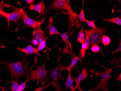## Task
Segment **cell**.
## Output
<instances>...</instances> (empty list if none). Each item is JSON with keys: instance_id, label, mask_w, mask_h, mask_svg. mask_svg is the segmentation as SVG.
I'll use <instances>...</instances> for the list:
<instances>
[{"instance_id": "9a60e30c", "label": "cell", "mask_w": 121, "mask_h": 91, "mask_svg": "<svg viewBox=\"0 0 121 91\" xmlns=\"http://www.w3.org/2000/svg\"><path fill=\"white\" fill-rule=\"evenodd\" d=\"M95 20H90L87 19L85 21V22L87 24L91 27L92 29L96 30L99 33L103 34L104 32H105V28L104 27L102 28H97L95 24Z\"/></svg>"}, {"instance_id": "d4e9b609", "label": "cell", "mask_w": 121, "mask_h": 91, "mask_svg": "<svg viewBox=\"0 0 121 91\" xmlns=\"http://www.w3.org/2000/svg\"><path fill=\"white\" fill-rule=\"evenodd\" d=\"M91 51L92 52L94 53H97L100 51V48L99 46L97 44H94V45L92 46L91 48Z\"/></svg>"}, {"instance_id": "6da1fadb", "label": "cell", "mask_w": 121, "mask_h": 91, "mask_svg": "<svg viewBox=\"0 0 121 91\" xmlns=\"http://www.w3.org/2000/svg\"><path fill=\"white\" fill-rule=\"evenodd\" d=\"M45 62L40 67L35 70L30 68V75L26 77V81L28 82L31 81H37L42 83H44L47 79V72L48 71L45 69Z\"/></svg>"}, {"instance_id": "4dcf8cb0", "label": "cell", "mask_w": 121, "mask_h": 91, "mask_svg": "<svg viewBox=\"0 0 121 91\" xmlns=\"http://www.w3.org/2000/svg\"><path fill=\"white\" fill-rule=\"evenodd\" d=\"M25 1L27 3V4L30 5L31 4H33V3L35 2V0H26Z\"/></svg>"}, {"instance_id": "836d02e7", "label": "cell", "mask_w": 121, "mask_h": 91, "mask_svg": "<svg viewBox=\"0 0 121 91\" xmlns=\"http://www.w3.org/2000/svg\"><path fill=\"white\" fill-rule=\"evenodd\" d=\"M106 91H109V90H108V89H107V90H106Z\"/></svg>"}, {"instance_id": "f546056e", "label": "cell", "mask_w": 121, "mask_h": 91, "mask_svg": "<svg viewBox=\"0 0 121 91\" xmlns=\"http://www.w3.org/2000/svg\"><path fill=\"white\" fill-rule=\"evenodd\" d=\"M5 7V4H4V3L2 2L1 4H0V11H4V8Z\"/></svg>"}, {"instance_id": "7a4b0ae2", "label": "cell", "mask_w": 121, "mask_h": 91, "mask_svg": "<svg viewBox=\"0 0 121 91\" xmlns=\"http://www.w3.org/2000/svg\"><path fill=\"white\" fill-rule=\"evenodd\" d=\"M100 66L104 68V69L106 70V72H102L101 71L95 72L96 74L99 76L100 81L96 87L90 91H96L97 90L106 91L108 89L107 81L109 79L112 78L111 73L113 69H108V68L104 67L101 65Z\"/></svg>"}, {"instance_id": "ba28073f", "label": "cell", "mask_w": 121, "mask_h": 91, "mask_svg": "<svg viewBox=\"0 0 121 91\" xmlns=\"http://www.w3.org/2000/svg\"><path fill=\"white\" fill-rule=\"evenodd\" d=\"M70 5V2L68 0H56L52 3L48 9L49 10H58L67 11Z\"/></svg>"}, {"instance_id": "7402d4cb", "label": "cell", "mask_w": 121, "mask_h": 91, "mask_svg": "<svg viewBox=\"0 0 121 91\" xmlns=\"http://www.w3.org/2000/svg\"><path fill=\"white\" fill-rule=\"evenodd\" d=\"M102 42L104 46H108L110 43L111 39L108 36H107L105 35H103L102 37Z\"/></svg>"}, {"instance_id": "44dd1931", "label": "cell", "mask_w": 121, "mask_h": 91, "mask_svg": "<svg viewBox=\"0 0 121 91\" xmlns=\"http://www.w3.org/2000/svg\"><path fill=\"white\" fill-rule=\"evenodd\" d=\"M83 3H82V7L81 9V11L79 13V14L78 15V18L79 19L80 22H85L86 20L85 16L84 14V9H83V6H84V3H85V0H83Z\"/></svg>"}, {"instance_id": "603a6c76", "label": "cell", "mask_w": 121, "mask_h": 91, "mask_svg": "<svg viewBox=\"0 0 121 91\" xmlns=\"http://www.w3.org/2000/svg\"><path fill=\"white\" fill-rule=\"evenodd\" d=\"M88 49L87 48L86 44L85 43L82 44L81 48L80 54L82 58H84L86 53V51Z\"/></svg>"}, {"instance_id": "5b68a950", "label": "cell", "mask_w": 121, "mask_h": 91, "mask_svg": "<svg viewBox=\"0 0 121 91\" xmlns=\"http://www.w3.org/2000/svg\"><path fill=\"white\" fill-rule=\"evenodd\" d=\"M82 29L85 34L87 35L89 39L90 46L94 44L98 45L101 42L103 34L99 33L96 30L91 28L90 30H87L82 27Z\"/></svg>"}, {"instance_id": "1f68e13d", "label": "cell", "mask_w": 121, "mask_h": 91, "mask_svg": "<svg viewBox=\"0 0 121 91\" xmlns=\"http://www.w3.org/2000/svg\"><path fill=\"white\" fill-rule=\"evenodd\" d=\"M44 88V87H39L38 89L35 90L34 91H42V90Z\"/></svg>"}, {"instance_id": "9c48e42d", "label": "cell", "mask_w": 121, "mask_h": 91, "mask_svg": "<svg viewBox=\"0 0 121 91\" xmlns=\"http://www.w3.org/2000/svg\"><path fill=\"white\" fill-rule=\"evenodd\" d=\"M88 72L86 68H85L82 70V71L80 74L75 78V82H76V85L73 88V90L72 91H75L76 90L79 89L82 90L80 89V83L86 79L88 77Z\"/></svg>"}, {"instance_id": "484cf974", "label": "cell", "mask_w": 121, "mask_h": 91, "mask_svg": "<svg viewBox=\"0 0 121 91\" xmlns=\"http://www.w3.org/2000/svg\"><path fill=\"white\" fill-rule=\"evenodd\" d=\"M27 82L26 81V82L22 83L19 86L17 91H22L24 90L26 86V84Z\"/></svg>"}, {"instance_id": "8992f818", "label": "cell", "mask_w": 121, "mask_h": 91, "mask_svg": "<svg viewBox=\"0 0 121 91\" xmlns=\"http://www.w3.org/2000/svg\"><path fill=\"white\" fill-rule=\"evenodd\" d=\"M12 7L13 10V11L12 13H7L3 11H0V15L6 18L9 24V22L11 21L18 23L20 19L22 18L21 9L16 8L14 6H12Z\"/></svg>"}, {"instance_id": "2e32d148", "label": "cell", "mask_w": 121, "mask_h": 91, "mask_svg": "<svg viewBox=\"0 0 121 91\" xmlns=\"http://www.w3.org/2000/svg\"><path fill=\"white\" fill-rule=\"evenodd\" d=\"M60 35L62 38L61 42H64L66 43V45L68 48H69V47L70 48V50L71 52L72 50V46H71V43L69 42V36L68 32L60 34Z\"/></svg>"}, {"instance_id": "cb8c5ba5", "label": "cell", "mask_w": 121, "mask_h": 91, "mask_svg": "<svg viewBox=\"0 0 121 91\" xmlns=\"http://www.w3.org/2000/svg\"><path fill=\"white\" fill-rule=\"evenodd\" d=\"M19 86V85L17 82V81H15L13 82L12 85L10 87V89L11 91H17Z\"/></svg>"}, {"instance_id": "d6a6232c", "label": "cell", "mask_w": 121, "mask_h": 91, "mask_svg": "<svg viewBox=\"0 0 121 91\" xmlns=\"http://www.w3.org/2000/svg\"><path fill=\"white\" fill-rule=\"evenodd\" d=\"M121 73L120 74L119 76V77L118 78L115 79L117 81H121Z\"/></svg>"}, {"instance_id": "277c9868", "label": "cell", "mask_w": 121, "mask_h": 91, "mask_svg": "<svg viewBox=\"0 0 121 91\" xmlns=\"http://www.w3.org/2000/svg\"><path fill=\"white\" fill-rule=\"evenodd\" d=\"M61 50L58 48V56L57 57V65L55 67L49 72V76L51 77L52 80V85H53L55 91H63V89L59 85L58 81V71L59 69V54Z\"/></svg>"}, {"instance_id": "e0dca14e", "label": "cell", "mask_w": 121, "mask_h": 91, "mask_svg": "<svg viewBox=\"0 0 121 91\" xmlns=\"http://www.w3.org/2000/svg\"><path fill=\"white\" fill-rule=\"evenodd\" d=\"M48 37H47L44 39L43 40V41L39 43L38 45V48H37V52L36 54L35 57V63H36L37 61V56L39 52L43 50L45 48L46 46V41Z\"/></svg>"}, {"instance_id": "3957f363", "label": "cell", "mask_w": 121, "mask_h": 91, "mask_svg": "<svg viewBox=\"0 0 121 91\" xmlns=\"http://www.w3.org/2000/svg\"><path fill=\"white\" fill-rule=\"evenodd\" d=\"M7 69L13 77L16 79H18L25 76L22 62H9L7 64Z\"/></svg>"}, {"instance_id": "30bf717a", "label": "cell", "mask_w": 121, "mask_h": 91, "mask_svg": "<svg viewBox=\"0 0 121 91\" xmlns=\"http://www.w3.org/2000/svg\"><path fill=\"white\" fill-rule=\"evenodd\" d=\"M28 9L31 10H34L36 11L40 15V16H41V15L43 14V16L45 17V5L44 1L43 0L41 2L36 4H31L29 6Z\"/></svg>"}, {"instance_id": "ac0fdd59", "label": "cell", "mask_w": 121, "mask_h": 91, "mask_svg": "<svg viewBox=\"0 0 121 91\" xmlns=\"http://www.w3.org/2000/svg\"><path fill=\"white\" fill-rule=\"evenodd\" d=\"M68 72V78L67 81L65 83V86L66 89L68 90H71V91L73 90V79L72 77H71V74L70 72Z\"/></svg>"}, {"instance_id": "ffe728a7", "label": "cell", "mask_w": 121, "mask_h": 91, "mask_svg": "<svg viewBox=\"0 0 121 91\" xmlns=\"http://www.w3.org/2000/svg\"><path fill=\"white\" fill-rule=\"evenodd\" d=\"M85 34L82 28L81 30L79 32L78 35L77 41L81 43L82 44L84 43H85Z\"/></svg>"}, {"instance_id": "52a82bcc", "label": "cell", "mask_w": 121, "mask_h": 91, "mask_svg": "<svg viewBox=\"0 0 121 91\" xmlns=\"http://www.w3.org/2000/svg\"><path fill=\"white\" fill-rule=\"evenodd\" d=\"M21 13L24 23L29 27L33 28L34 29L40 26L44 20V18H43L40 22L33 19L28 16L27 13L24 11L23 8L21 9Z\"/></svg>"}, {"instance_id": "4fadbf2b", "label": "cell", "mask_w": 121, "mask_h": 91, "mask_svg": "<svg viewBox=\"0 0 121 91\" xmlns=\"http://www.w3.org/2000/svg\"><path fill=\"white\" fill-rule=\"evenodd\" d=\"M17 49L19 51H21L22 52L25 53L26 55L36 54L37 50V48H34L31 45H28L26 48H20L18 47Z\"/></svg>"}, {"instance_id": "d6986e66", "label": "cell", "mask_w": 121, "mask_h": 91, "mask_svg": "<svg viewBox=\"0 0 121 91\" xmlns=\"http://www.w3.org/2000/svg\"><path fill=\"white\" fill-rule=\"evenodd\" d=\"M102 20L104 22H108L112 23L114 24H116L119 25H121V19L119 17L114 18L111 19H105V18H102Z\"/></svg>"}, {"instance_id": "5bb4252c", "label": "cell", "mask_w": 121, "mask_h": 91, "mask_svg": "<svg viewBox=\"0 0 121 91\" xmlns=\"http://www.w3.org/2000/svg\"><path fill=\"white\" fill-rule=\"evenodd\" d=\"M53 17H51L49 19V23L48 28L49 31V34L48 36L54 34H60V33L57 30L56 27L53 25Z\"/></svg>"}, {"instance_id": "83f0119b", "label": "cell", "mask_w": 121, "mask_h": 91, "mask_svg": "<svg viewBox=\"0 0 121 91\" xmlns=\"http://www.w3.org/2000/svg\"><path fill=\"white\" fill-rule=\"evenodd\" d=\"M121 39L120 40V44L119 45V46H118L117 48L115 50L111 52L112 54H115V53H117L118 52H121Z\"/></svg>"}, {"instance_id": "8fae6325", "label": "cell", "mask_w": 121, "mask_h": 91, "mask_svg": "<svg viewBox=\"0 0 121 91\" xmlns=\"http://www.w3.org/2000/svg\"><path fill=\"white\" fill-rule=\"evenodd\" d=\"M32 35V39L36 40L39 43L47 37L45 35L44 32L41 29L40 27H38L35 29L33 32Z\"/></svg>"}, {"instance_id": "7c38bea8", "label": "cell", "mask_w": 121, "mask_h": 91, "mask_svg": "<svg viewBox=\"0 0 121 91\" xmlns=\"http://www.w3.org/2000/svg\"><path fill=\"white\" fill-rule=\"evenodd\" d=\"M79 58L78 57H75L74 58H73L72 60L71 63L69 66L67 67H64L62 66L61 63H60V74L61 72H62L63 70H66L68 71V72H70L71 73V69H72L73 67L76 65L77 62H78V61L79 60Z\"/></svg>"}, {"instance_id": "f1b7e54d", "label": "cell", "mask_w": 121, "mask_h": 91, "mask_svg": "<svg viewBox=\"0 0 121 91\" xmlns=\"http://www.w3.org/2000/svg\"><path fill=\"white\" fill-rule=\"evenodd\" d=\"M31 42L33 45H34L35 46H38L39 44V42H38L37 40L34 39H32L31 40Z\"/></svg>"}, {"instance_id": "4316f807", "label": "cell", "mask_w": 121, "mask_h": 91, "mask_svg": "<svg viewBox=\"0 0 121 91\" xmlns=\"http://www.w3.org/2000/svg\"><path fill=\"white\" fill-rule=\"evenodd\" d=\"M85 35L86 37L85 43L86 44L87 49H88V48L90 46V42L89 39V37L86 34H85Z\"/></svg>"}]
</instances>
